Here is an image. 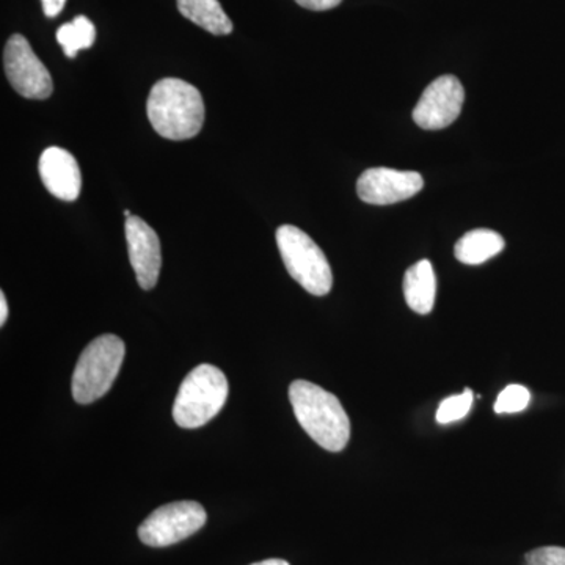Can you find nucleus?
I'll use <instances>...</instances> for the list:
<instances>
[{"label": "nucleus", "mask_w": 565, "mask_h": 565, "mask_svg": "<svg viewBox=\"0 0 565 565\" xmlns=\"http://www.w3.org/2000/svg\"><path fill=\"white\" fill-rule=\"evenodd\" d=\"M148 120L163 139L189 140L202 131V93L189 82L166 77L156 82L148 96Z\"/></svg>", "instance_id": "obj_1"}, {"label": "nucleus", "mask_w": 565, "mask_h": 565, "mask_svg": "<svg viewBox=\"0 0 565 565\" xmlns=\"http://www.w3.org/2000/svg\"><path fill=\"white\" fill-rule=\"evenodd\" d=\"M289 401L305 433L330 452L343 451L351 438V422L334 394L308 381L289 386Z\"/></svg>", "instance_id": "obj_2"}, {"label": "nucleus", "mask_w": 565, "mask_h": 565, "mask_svg": "<svg viewBox=\"0 0 565 565\" xmlns=\"http://www.w3.org/2000/svg\"><path fill=\"white\" fill-rule=\"evenodd\" d=\"M228 392L223 371L212 364H200L182 381L173 404L174 422L184 429H199L218 415Z\"/></svg>", "instance_id": "obj_3"}, {"label": "nucleus", "mask_w": 565, "mask_h": 565, "mask_svg": "<svg viewBox=\"0 0 565 565\" xmlns=\"http://www.w3.org/2000/svg\"><path fill=\"white\" fill-rule=\"evenodd\" d=\"M125 352V343L115 334H102L84 349L73 373L77 404L95 403L109 392L120 373Z\"/></svg>", "instance_id": "obj_4"}, {"label": "nucleus", "mask_w": 565, "mask_h": 565, "mask_svg": "<svg viewBox=\"0 0 565 565\" xmlns=\"http://www.w3.org/2000/svg\"><path fill=\"white\" fill-rule=\"evenodd\" d=\"M277 245L289 275L313 296H327L333 286L332 267L321 247L302 230L281 225Z\"/></svg>", "instance_id": "obj_5"}, {"label": "nucleus", "mask_w": 565, "mask_h": 565, "mask_svg": "<svg viewBox=\"0 0 565 565\" xmlns=\"http://www.w3.org/2000/svg\"><path fill=\"white\" fill-rule=\"evenodd\" d=\"M207 515L196 501H174L161 505L139 527V537L145 545L170 546L199 533Z\"/></svg>", "instance_id": "obj_6"}, {"label": "nucleus", "mask_w": 565, "mask_h": 565, "mask_svg": "<svg viewBox=\"0 0 565 565\" xmlns=\"http://www.w3.org/2000/svg\"><path fill=\"white\" fill-rule=\"evenodd\" d=\"M3 66L11 87L28 99H47L54 92L50 71L36 57L25 36H11L3 51Z\"/></svg>", "instance_id": "obj_7"}, {"label": "nucleus", "mask_w": 565, "mask_h": 565, "mask_svg": "<svg viewBox=\"0 0 565 565\" xmlns=\"http://www.w3.org/2000/svg\"><path fill=\"white\" fill-rule=\"evenodd\" d=\"M465 90L451 74L438 77L424 90L414 109V121L426 131L448 128L462 111Z\"/></svg>", "instance_id": "obj_8"}, {"label": "nucleus", "mask_w": 565, "mask_h": 565, "mask_svg": "<svg viewBox=\"0 0 565 565\" xmlns=\"http://www.w3.org/2000/svg\"><path fill=\"white\" fill-rule=\"evenodd\" d=\"M424 180L418 172H401V170L370 169L356 181V193L360 200L375 206H386L412 199L423 191Z\"/></svg>", "instance_id": "obj_9"}, {"label": "nucleus", "mask_w": 565, "mask_h": 565, "mask_svg": "<svg viewBox=\"0 0 565 565\" xmlns=\"http://www.w3.org/2000/svg\"><path fill=\"white\" fill-rule=\"evenodd\" d=\"M125 233L129 262L137 281L141 289L150 291L159 280L162 266L161 241L158 233L137 215L126 218Z\"/></svg>", "instance_id": "obj_10"}, {"label": "nucleus", "mask_w": 565, "mask_h": 565, "mask_svg": "<svg viewBox=\"0 0 565 565\" xmlns=\"http://www.w3.org/2000/svg\"><path fill=\"white\" fill-rule=\"evenodd\" d=\"M39 169L41 181L52 195L63 202H74L81 195L79 163L70 151L58 147L47 148L41 154Z\"/></svg>", "instance_id": "obj_11"}, {"label": "nucleus", "mask_w": 565, "mask_h": 565, "mask_svg": "<svg viewBox=\"0 0 565 565\" xmlns=\"http://www.w3.org/2000/svg\"><path fill=\"white\" fill-rule=\"evenodd\" d=\"M404 297L408 307L418 315H429L437 297V278L434 267L427 259H422L405 273Z\"/></svg>", "instance_id": "obj_12"}, {"label": "nucleus", "mask_w": 565, "mask_h": 565, "mask_svg": "<svg viewBox=\"0 0 565 565\" xmlns=\"http://www.w3.org/2000/svg\"><path fill=\"white\" fill-rule=\"evenodd\" d=\"M504 245L501 234L492 232V230L479 228L463 234L457 241L455 255L460 263L478 266V264L489 262L493 256L500 255Z\"/></svg>", "instance_id": "obj_13"}, {"label": "nucleus", "mask_w": 565, "mask_h": 565, "mask_svg": "<svg viewBox=\"0 0 565 565\" xmlns=\"http://www.w3.org/2000/svg\"><path fill=\"white\" fill-rule=\"evenodd\" d=\"M177 2L182 17L212 35H228L233 32V22L223 11L218 0H177Z\"/></svg>", "instance_id": "obj_14"}, {"label": "nucleus", "mask_w": 565, "mask_h": 565, "mask_svg": "<svg viewBox=\"0 0 565 565\" xmlns=\"http://www.w3.org/2000/svg\"><path fill=\"white\" fill-rule=\"evenodd\" d=\"M57 41L66 57L74 58L81 50H88L95 44L96 29L87 17H76L73 22L63 24L57 31Z\"/></svg>", "instance_id": "obj_15"}, {"label": "nucleus", "mask_w": 565, "mask_h": 565, "mask_svg": "<svg viewBox=\"0 0 565 565\" xmlns=\"http://www.w3.org/2000/svg\"><path fill=\"white\" fill-rule=\"evenodd\" d=\"M473 393L470 388H465L462 394L446 397L444 403L440 404L437 411V422L440 424H449L459 422L468 415V412L473 407Z\"/></svg>", "instance_id": "obj_16"}, {"label": "nucleus", "mask_w": 565, "mask_h": 565, "mask_svg": "<svg viewBox=\"0 0 565 565\" xmlns=\"http://www.w3.org/2000/svg\"><path fill=\"white\" fill-rule=\"evenodd\" d=\"M530 401L531 394L525 386L509 385L500 393L493 408L498 415L519 414L525 411Z\"/></svg>", "instance_id": "obj_17"}, {"label": "nucleus", "mask_w": 565, "mask_h": 565, "mask_svg": "<svg viewBox=\"0 0 565 565\" xmlns=\"http://www.w3.org/2000/svg\"><path fill=\"white\" fill-rule=\"evenodd\" d=\"M525 565H565V548L544 546L527 553Z\"/></svg>", "instance_id": "obj_18"}, {"label": "nucleus", "mask_w": 565, "mask_h": 565, "mask_svg": "<svg viewBox=\"0 0 565 565\" xmlns=\"http://www.w3.org/2000/svg\"><path fill=\"white\" fill-rule=\"evenodd\" d=\"M303 9L313 11L332 10L334 7L340 6L343 0H296Z\"/></svg>", "instance_id": "obj_19"}, {"label": "nucleus", "mask_w": 565, "mask_h": 565, "mask_svg": "<svg viewBox=\"0 0 565 565\" xmlns=\"http://www.w3.org/2000/svg\"><path fill=\"white\" fill-rule=\"evenodd\" d=\"M43 2L44 14L47 18H55L62 13L66 0H41Z\"/></svg>", "instance_id": "obj_20"}, {"label": "nucleus", "mask_w": 565, "mask_h": 565, "mask_svg": "<svg viewBox=\"0 0 565 565\" xmlns=\"http://www.w3.org/2000/svg\"><path fill=\"white\" fill-rule=\"evenodd\" d=\"M9 318V305H7L6 294H0V323H6Z\"/></svg>", "instance_id": "obj_21"}, {"label": "nucleus", "mask_w": 565, "mask_h": 565, "mask_svg": "<svg viewBox=\"0 0 565 565\" xmlns=\"http://www.w3.org/2000/svg\"><path fill=\"white\" fill-rule=\"evenodd\" d=\"M252 565H289V563L285 559H266L262 561V563H255Z\"/></svg>", "instance_id": "obj_22"}, {"label": "nucleus", "mask_w": 565, "mask_h": 565, "mask_svg": "<svg viewBox=\"0 0 565 565\" xmlns=\"http://www.w3.org/2000/svg\"><path fill=\"white\" fill-rule=\"evenodd\" d=\"M125 217L126 218L132 217L131 211L126 210L125 211Z\"/></svg>", "instance_id": "obj_23"}]
</instances>
